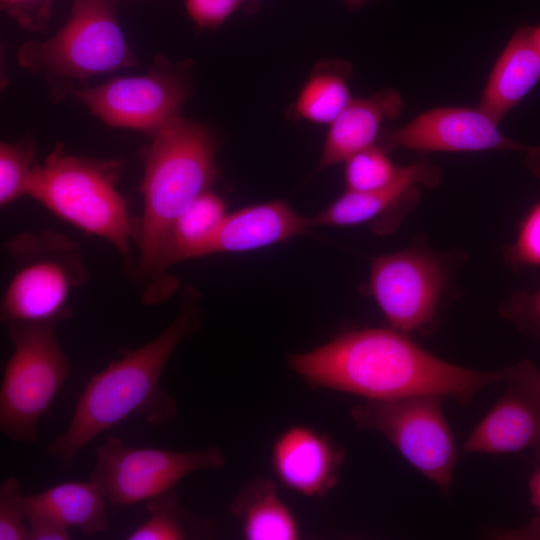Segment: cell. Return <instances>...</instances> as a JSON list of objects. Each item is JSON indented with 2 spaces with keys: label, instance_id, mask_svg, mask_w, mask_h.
Instances as JSON below:
<instances>
[{
  "label": "cell",
  "instance_id": "6da1fadb",
  "mask_svg": "<svg viewBox=\"0 0 540 540\" xmlns=\"http://www.w3.org/2000/svg\"><path fill=\"white\" fill-rule=\"evenodd\" d=\"M314 389L387 400L436 394L468 403L485 386L504 381V369L476 371L440 359L393 328L342 333L310 351L287 357Z\"/></svg>",
  "mask_w": 540,
  "mask_h": 540
},
{
  "label": "cell",
  "instance_id": "7a4b0ae2",
  "mask_svg": "<svg viewBox=\"0 0 540 540\" xmlns=\"http://www.w3.org/2000/svg\"><path fill=\"white\" fill-rule=\"evenodd\" d=\"M200 296L192 287L181 295L179 311L157 337L91 376L76 402L68 427L49 444L47 453L67 468L95 437L126 419L139 416L154 426L173 422L175 399L160 386L165 367L176 348L201 328Z\"/></svg>",
  "mask_w": 540,
  "mask_h": 540
},
{
  "label": "cell",
  "instance_id": "3957f363",
  "mask_svg": "<svg viewBox=\"0 0 540 540\" xmlns=\"http://www.w3.org/2000/svg\"><path fill=\"white\" fill-rule=\"evenodd\" d=\"M216 152L212 132L180 115L152 135L145 155L143 210L132 273L145 305H159L178 289L166 264L170 233L184 211L209 190L216 175Z\"/></svg>",
  "mask_w": 540,
  "mask_h": 540
},
{
  "label": "cell",
  "instance_id": "277c9868",
  "mask_svg": "<svg viewBox=\"0 0 540 540\" xmlns=\"http://www.w3.org/2000/svg\"><path fill=\"white\" fill-rule=\"evenodd\" d=\"M121 165L72 155L61 144L34 166L27 195L86 234L110 243L132 275L138 219L131 216L117 182Z\"/></svg>",
  "mask_w": 540,
  "mask_h": 540
},
{
  "label": "cell",
  "instance_id": "5b68a950",
  "mask_svg": "<svg viewBox=\"0 0 540 540\" xmlns=\"http://www.w3.org/2000/svg\"><path fill=\"white\" fill-rule=\"evenodd\" d=\"M3 250L14 271L2 296L1 322L68 320L71 294L90 278L79 244L57 231H27L7 240Z\"/></svg>",
  "mask_w": 540,
  "mask_h": 540
},
{
  "label": "cell",
  "instance_id": "8992f818",
  "mask_svg": "<svg viewBox=\"0 0 540 540\" xmlns=\"http://www.w3.org/2000/svg\"><path fill=\"white\" fill-rule=\"evenodd\" d=\"M58 321L5 324L13 351L0 387V431L15 442L38 441L37 426L71 374L56 335Z\"/></svg>",
  "mask_w": 540,
  "mask_h": 540
},
{
  "label": "cell",
  "instance_id": "52a82bcc",
  "mask_svg": "<svg viewBox=\"0 0 540 540\" xmlns=\"http://www.w3.org/2000/svg\"><path fill=\"white\" fill-rule=\"evenodd\" d=\"M17 59L52 80H85L136 61L108 0H75L65 24L46 40L25 42Z\"/></svg>",
  "mask_w": 540,
  "mask_h": 540
},
{
  "label": "cell",
  "instance_id": "ba28073f",
  "mask_svg": "<svg viewBox=\"0 0 540 540\" xmlns=\"http://www.w3.org/2000/svg\"><path fill=\"white\" fill-rule=\"evenodd\" d=\"M444 398L423 394L366 400L354 406L350 415L358 429L381 433L410 465L447 492L458 454L442 410Z\"/></svg>",
  "mask_w": 540,
  "mask_h": 540
},
{
  "label": "cell",
  "instance_id": "9c48e42d",
  "mask_svg": "<svg viewBox=\"0 0 540 540\" xmlns=\"http://www.w3.org/2000/svg\"><path fill=\"white\" fill-rule=\"evenodd\" d=\"M224 463V454L217 446L171 451L132 447L109 435L96 449V464L90 480L109 505L125 507L175 488L194 472L217 469Z\"/></svg>",
  "mask_w": 540,
  "mask_h": 540
},
{
  "label": "cell",
  "instance_id": "30bf717a",
  "mask_svg": "<svg viewBox=\"0 0 540 540\" xmlns=\"http://www.w3.org/2000/svg\"><path fill=\"white\" fill-rule=\"evenodd\" d=\"M444 285L441 260L422 248L380 255L371 262L369 293L391 328L405 334L432 324Z\"/></svg>",
  "mask_w": 540,
  "mask_h": 540
},
{
  "label": "cell",
  "instance_id": "8fae6325",
  "mask_svg": "<svg viewBox=\"0 0 540 540\" xmlns=\"http://www.w3.org/2000/svg\"><path fill=\"white\" fill-rule=\"evenodd\" d=\"M379 143L386 152L409 149L421 152H476L508 150L527 155L529 169L540 177V146L518 143L498 128L480 109L440 107L428 110L407 124L382 129Z\"/></svg>",
  "mask_w": 540,
  "mask_h": 540
},
{
  "label": "cell",
  "instance_id": "7c38bea8",
  "mask_svg": "<svg viewBox=\"0 0 540 540\" xmlns=\"http://www.w3.org/2000/svg\"><path fill=\"white\" fill-rule=\"evenodd\" d=\"M76 97L105 124L151 136L179 116L187 88L178 76L163 70L113 78L75 91Z\"/></svg>",
  "mask_w": 540,
  "mask_h": 540
},
{
  "label": "cell",
  "instance_id": "4fadbf2b",
  "mask_svg": "<svg viewBox=\"0 0 540 540\" xmlns=\"http://www.w3.org/2000/svg\"><path fill=\"white\" fill-rule=\"evenodd\" d=\"M503 395L463 444L465 453L531 450L540 463V369L522 360L504 368Z\"/></svg>",
  "mask_w": 540,
  "mask_h": 540
},
{
  "label": "cell",
  "instance_id": "5bb4252c",
  "mask_svg": "<svg viewBox=\"0 0 540 540\" xmlns=\"http://www.w3.org/2000/svg\"><path fill=\"white\" fill-rule=\"evenodd\" d=\"M345 450L327 434L293 425L278 435L271 466L288 489L306 497H325L337 484Z\"/></svg>",
  "mask_w": 540,
  "mask_h": 540
},
{
  "label": "cell",
  "instance_id": "9a60e30c",
  "mask_svg": "<svg viewBox=\"0 0 540 540\" xmlns=\"http://www.w3.org/2000/svg\"><path fill=\"white\" fill-rule=\"evenodd\" d=\"M312 228L310 218L281 200L251 205L227 213L198 258L218 253H242L286 242Z\"/></svg>",
  "mask_w": 540,
  "mask_h": 540
},
{
  "label": "cell",
  "instance_id": "2e32d148",
  "mask_svg": "<svg viewBox=\"0 0 540 540\" xmlns=\"http://www.w3.org/2000/svg\"><path fill=\"white\" fill-rule=\"evenodd\" d=\"M402 108L401 95L391 88L366 98L352 99L329 124L318 170L345 162L354 154L375 145L382 122L397 118Z\"/></svg>",
  "mask_w": 540,
  "mask_h": 540
},
{
  "label": "cell",
  "instance_id": "e0dca14e",
  "mask_svg": "<svg viewBox=\"0 0 540 540\" xmlns=\"http://www.w3.org/2000/svg\"><path fill=\"white\" fill-rule=\"evenodd\" d=\"M540 81V52L532 26L516 29L497 59L478 109L499 123Z\"/></svg>",
  "mask_w": 540,
  "mask_h": 540
},
{
  "label": "cell",
  "instance_id": "ac0fdd59",
  "mask_svg": "<svg viewBox=\"0 0 540 540\" xmlns=\"http://www.w3.org/2000/svg\"><path fill=\"white\" fill-rule=\"evenodd\" d=\"M441 178L437 165L419 161L400 167L386 186L371 191L346 190L332 204L310 217L311 226H353L368 222L397 205L418 185L436 187Z\"/></svg>",
  "mask_w": 540,
  "mask_h": 540
},
{
  "label": "cell",
  "instance_id": "d6986e66",
  "mask_svg": "<svg viewBox=\"0 0 540 540\" xmlns=\"http://www.w3.org/2000/svg\"><path fill=\"white\" fill-rule=\"evenodd\" d=\"M247 540H296L301 536L294 512L283 502L276 484L257 477L245 484L229 506Z\"/></svg>",
  "mask_w": 540,
  "mask_h": 540
},
{
  "label": "cell",
  "instance_id": "ffe728a7",
  "mask_svg": "<svg viewBox=\"0 0 540 540\" xmlns=\"http://www.w3.org/2000/svg\"><path fill=\"white\" fill-rule=\"evenodd\" d=\"M24 499L32 506L54 516L67 527L78 528L85 536L109 529L107 502L91 480L61 483L27 495Z\"/></svg>",
  "mask_w": 540,
  "mask_h": 540
},
{
  "label": "cell",
  "instance_id": "44dd1931",
  "mask_svg": "<svg viewBox=\"0 0 540 540\" xmlns=\"http://www.w3.org/2000/svg\"><path fill=\"white\" fill-rule=\"evenodd\" d=\"M351 70L345 61L319 65L301 88L292 106V115L329 125L353 99L347 84Z\"/></svg>",
  "mask_w": 540,
  "mask_h": 540
},
{
  "label": "cell",
  "instance_id": "7402d4cb",
  "mask_svg": "<svg viewBox=\"0 0 540 540\" xmlns=\"http://www.w3.org/2000/svg\"><path fill=\"white\" fill-rule=\"evenodd\" d=\"M226 212L222 197L210 189L202 193L176 220L170 233L166 264L198 258L201 248L217 231Z\"/></svg>",
  "mask_w": 540,
  "mask_h": 540
},
{
  "label": "cell",
  "instance_id": "603a6c76",
  "mask_svg": "<svg viewBox=\"0 0 540 540\" xmlns=\"http://www.w3.org/2000/svg\"><path fill=\"white\" fill-rule=\"evenodd\" d=\"M148 518L125 539L185 540L203 539L214 534L212 522L188 510L179 501L175 488L146 501Z\"/></svg>",
  "mask_w": 540,
  "mask_h": 540
},
{
  "label": "cell",
  "instance_id": "cb8c5ba5",
  "mask_svg": "<svg viewBox=\"0 0 540 540\" xmlns=\"http://www.w3.org/2000/svg\"><path fill=\"white\" fill-rule=\"evenodd\" d=\"M35 142L24 138L0 145V206L5 208L24 195L36 164Z\"/></svg>",
  "mask_w": 540,
  "mask_h": 540
},
{
  "label": "cell",
  "instance_id": "d4e9b609",
  "mask_svg": "<svg viewBox=\"0 0 540 540\" xmlns=\"http://www.w3.org/2000/svg\"><path fill=\"white\" fill-rule=\"evenodd\" d=\"M396 167L380 146L366 148L345 161L347 190L371 191L389 184L397 175Z\"/></svg>",
  "mask_w": 540,
  "mask_h": 540
},
{
  "label": "cell",
  "instance_id": "484cf974",
  "mask_svg": "<svg viewBox=\"0 0 540 540\" xmlns=\"http://www.w3.org/2000/svg\"><path fill=\"white\" fill-rule=\"evenodd\" d=\"M505 259L514 269L540 267V201L522 220L516 239L505 250Z\"/></svg>",
  "mask_w": 540,
  "mask_h": 540
},
{
  "label": "cell",
  "instance_id": "4316f807",
  "mask_svg": "<svg viewBox=\"0 0 540 540\" xmlns=\"http://www.w3.org/2000/svg\"><path fill=\"white\" fill-rule=\"evenodd\" d=\"M23 500L19 480L5 478L0 485V540H30Z\"/></svg>",
  "mask_w": 540,
  "mask_h": 540
},
{
  "label": "cell",
  "instance_id": "83f0119b",
  "mask_svg": "<svg viewBox=\"0 0 540 540\" xmlns=\"http://www.w3.org/2000/svg\"><path fill=\"white\" fill-rule=\"evenodd\" d=\"M501 313L522 331L540 337V288L534 292L513 293Z\"/></svg>",
  "mask_w": 540,
  "mask_h": 540
},
{
  "label": "cell",
  "instance_id": "f1b7e54d",
  "mask_svg": "<svg viewBox=\"0 0 540 540\" xmlns=\"http://www.w3.org/2000/svg\"><path fill=\"white\" fill-rule=\"evenodd\" d=\"M242 0H185V9L192 21L203 29L222 25L241 5Z\"/></svg>",
  "mask_w": 540,
  "mask_h": 540
},
{
  "label": "cell",
  "instance_id": "f546056e",
  "mask_svg": "<svg viewBox=\"0 0 540 540\" xmlns=\"http://www.w3.org/2000/svg\"><path fill=\"white\" fill-rule=\"evenodd\" d=\"M51 0H1L3 9L20 26L29 30H40L48 21Z\"/></svg>",
  "mask_w": 540,
  "mask_h": 540
},
{
  "label": "cell",
  "instance_id": "4dcf8cb0",
  "mask_svg": "<svg viewBox=\"0 0 540 540\" xmlns=\"http://www.w3.org/2000/svg\"><path fill=\"white\" fill-rule=\"evenodd\" d=\"M25 497V496H24ZM24 515L30 540H68L69 527L54 516L23 500Z\"/></svg>",
  "mask_w": 540,
  "mask_h": 540
},
{
  "label": "cell",
  "instance_id": "1f68e13d",
  "mask_svg": "<svg viewBox=\"0 0 540 540\" xmlns=\"http://www.w3.org/2000/svg\"><path fill=\"white\" fill-rule=\"evenodd\" d=\"M531 503L536 509V516L529 523L519 528L496 529L490 536L503 540H540V468L529 480Z\"/></svg>",
  "mask_w": 540,
  "mask_h": 540
},
{
  "label": "cell",
  "instance_id": "d6a6232c",
  "mask_svg": "<svg viewBox=\"0 0 540 540\" xmlns=\"http://www.w3.org/2000/svg\"><path fill=\"white\" fill-rule=\"evenodd\" d=\"M532 34L535 41V44L540 52V25L533 27L532 26Z\"/></svg>",
  "mask_w": 540,
  "mask_h": 540
},
{
  "label": "cell",
  "instance_id": "836d02e7",
  "mask_svg": "<svg viewBox=\"0 0 540 540\" xmlns=\"http://www.w3.org/2000/svg\"><path fill=\"white\" fill-rule=\"evenodd\" d=\"M350 9H356L368 0H343Z\"/></svg>",
  "mask_w": 540,
  "mask_h": 540
}]
</instances>
